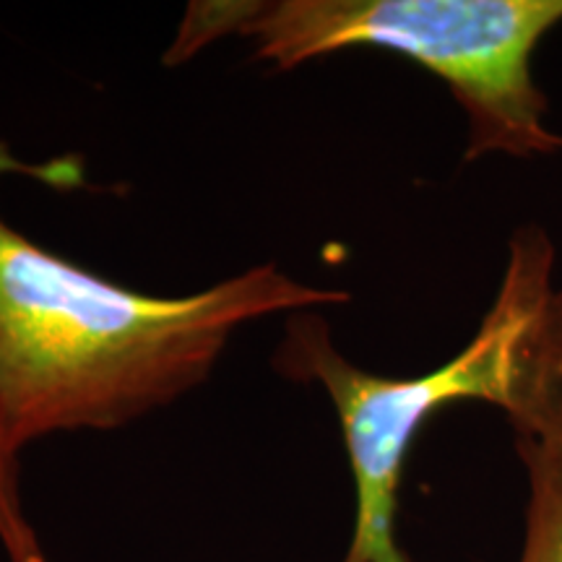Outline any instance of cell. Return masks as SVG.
Returning a JSON list of instances; mask_svg holds the SVG:
<instances>
[{
  "label": "cell",
  "instance_id": "obj_1",
  "mask_svg": "<svg viewBox=\"0 0 562 562\" xmlns=\"http://www.w3.org/2000/svg\"><path fill=\"white\" fill-rule=\"evenodd\" d=\"M70 188L79 159L24 165L0 144V175ZM349 294L252 266L186 297H154L91 273L0 216V438L13 453L55 432L115 430L201 385L232 334L273 313Z\"/></svg>",
  "mask_w": 562,
  "mask_h": 562
},
{
  "label": "cell",
  "instance_id": "obj_2",
  "mask_svg": "<svg viewBox=\"0 0 562 562\" xmlns=\"http://www.w3.org/2000/svg\"><path fill=\"white\" fill-rule=\"evenodd\" d=\"M273 364L292 381L321 383L339 414L355 480V526L341 562H409L396 537L398 490L422 427L456 402H487L516 422L562 393L554 245L537 224L513 235L495 302L472 341L438 370L372 375L334 347L315 315L290 321Z\"/></svg>",
  "mask_w": 562,
  "mask_h": 562
},
{
  "label": "cell",
  "instance_id": "obj_3",
  "mask_svg": "<svg viewBox=\"0 0 562 562\" xmlns=\"http://www.w3.org/2000/svg\"><path fill=\"white\" fill-rule=\"evenodd\" d=\"M558 24L562 0H203L188 5L165 63L232 34L277 70L351 47L396 53L451 89L469 123L467 159H531L562 151L531 70Z\"/></svg>",
  "mask_w": 562,
  "mask_h": 562
},
{
  "label": "cell",
  "instance_id": "obj_4",
  "mask_svg": "<svg viewBox=\"0 0 562 562\" xmlns=\"http://www.w3.org/2000/svg\"><path fill=\"white\" fill-rule=\"evenodd\" d=\"M529 476L526 537L518 562H562V393L510 422Z\"/></svg>",
  "mask_w": 562,
  "mask_h": 562
},
{
  "label": "cell",
  "instance_id": "obj_5",
  "mask_svg": "<svg viewBox=\"0 0 562 562\" xmlns=\"http://www.w3.org/2000/svg\"><path fill=\"white\" fill-rule=\"evenodd\" d=\"M0 550L9 562H47L45 547L21 497L19 453L0 438Z\"/></svg>",
  "mask_w": 562,
  "mask_h": 562
}]
</instances>
